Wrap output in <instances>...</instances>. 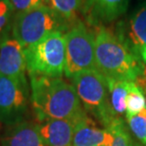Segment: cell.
<instances>
[{
	"label": "cell",
	"mask_w": 146,
	"mask_h": 146,
	"mask_svg": "<svg viewBox=\"0 0 146 146\" xmlns=\"http://www.w3.org/2000/svg\"><path fill=\"white\" fill-rule=\"evenodd\" d=\"M71 80L84 110L97 119L104 128H107L116 118H119L111 106L106 78L98 69L79 72Z\"/></svg>",
	"instance_id": "obj_3"
},
{
	"label": "cell",
	"mask_w": 146,
	"mask_h": 146,
	"mask_svg": "<svg viewBox=\"0 0 146 146\" xmlns=\"http://www.w3.org/2000/svg\"><path fill=\"white\" fill-rule=\"evenodd\" d=\"M31 104L39 119H76L86 113L72 84L61 77L31 75Z\"/></svg>",
	"instance_id": "obj_1"
},
{
	"label": "cell",
	"mask_w": 146,
	"mask_h": 146,
	"mask_svg": "<svg viewBox=\"0 0 146 146\" xmlns=\"http://www.w3.org/2000/svg\"><path fill=\"white\" fill-rule=\"evenodd\" d=\"M68 24L54 11L43 4L14 16L11 33L26 48L49 33L66 31Z\"/></svg>",
	"instance_id": "obj_5"
},
{
	"label": "cell",
	"mask_w": 146,
	"mask_h": 146,
	"mask_svg": "<svg viewBox=\"0 0 146 146\" xmlns=\"http://www.w3.org/2000/svg\"><path fill=\"white\" fill-rule=\"evenodd\" d=\"M76 119H44L37 124L46 146H72Z\"/></svg>",
	"instance_id": "obj_11"
},
{
	"label": "cell",
	"mask_w": 146,
	"mask_h": 146,
	"mask_svg": "<svg viewBox=\"0 0 146 146\" xmlns=\"http://www.w3.org/2000/svg\"><path fill=\"white\" fill-rule=\"evenodd\" d=\"M66 64L65 75L72 78L75 74L88 69H97L95 60V39L82 22H75L65 33Z\"/></svg>",
	"instance_id": "obj_6"
},
{
	"label": "cell",
	"mask_w": 146,
	"mask_h": 146,
	"mask_svg": "<svg viewBox=\"0 0 146 146\" xmlns=\"http://www.w3.org/2000/svg\"><path fill=\"white\" fill-rule=\"evenodd\" d=\"M29 75L61 77L65 72L66 40L64 31H54L34 45L26 48Z\"/></svg>",
	"instance_id": "obj_4"
},
{
	"label": "cell",
	"mask_w": 146,
	"mask_h": 146,
	"mask_svg": "<svg viewBox=\"0 0 146 146\" xmlns=\"http://www.w3.org/2000/svg\"><path fill=\"white\" fill-rule=\"evenodd\" d=\"M118 35L139 61L146 65V2L134 11Z\"/></svg>",
	"instance_id": "obj_9"
},
{
	"label": "cell",
	"mask_w": 146,
	"mask_h": 146,
	"mask_svg": "<svg viewBox=\"0 0 146 146\" xmlns=\"http://www.w3.org/2000/svg\"><path fill=\"white\" fill-rule=\"evenodd\" d=\"M109 88L110 103L117 117L126 112V97L135 82L121 81L106 78Z\"/></svg>",
	"instance_id": "obj_14"
},
{
	"label": "cell",
	"mask_w": 146,
	"mask_h": 146,
	"mask_svg": "<svg viewBox=\"0 0 146 146\" xmlns=\"http://www.w3.org/2000/svg\"><path fill=\"white\" fill-rule=\"evenodd\" d=\"M96 68L106 78L135 82L143 73V64L123 40L103 25L94 33Z\"/></svg>",
	"instance_id": "obj_2"
},
{
	"label": "cell",
	"mask_w": 146,
	"mask_h": 146,
	"mask_svg": "<svg viewBox=\"0 0 146 146\" xmlns=\"http://www.w3.org/2000/svg\"><path fill=\"white\" fill-rule=\"evenodd\" d=\"M132 146H138V145H136V144H132Z\"/></svg>",
	"instance_id": "obj_21"
},
{
	"label": "cell",
	"mask_w": 146,
	"mask_h": 146,
	"mask_svg": "<svg viewBox=\"0 0 146 146\" xmlns=\"http://www.w3.org/2000/svg\"><path fill=\"white\" fill-rule=\"evenodd\" d=\"M107 130L112 135L111 146H132V141L121 118H116L107 126Z\"/></svg>",
	"instance_id": "obj_17"
},
{
	"label": "cell",
	"mask_w": 146,
	"mask_h": 146,
	"mask_svg": "<svg viewBox=\"0 0 146 146\" xmlns=\"http://www.w3.org/2000/svg\"><path fill=\"white\" fill-rule=\"evenodd\" d=\"M14 11L11 0H0V38L11 31Z\"/></svg>",
	"instance_id": "obj_18"
},
{
	"label": "cell",
	"mask_w": 146,
	"mask_h": 146,
	"mask_svg": "<svg viewBox=\"0 0 146 146\" xmlns=\"http://www.w3.org/2000/svg\"><path fill=\"white\" fill-rule=\"evenodd\" d=\"M112 139L109 131L99 126L86 113L75 121L72 146H111Z\"/></svg>",
	"instance_id": "obj_10"
},
{
	"label": "cell",
	"mask_w": 146,
	"mask_h": 146,
	"mask_svg": "<svg viewBox=\"0 0 146 146\" xmlns=\"http://www.w3.org/2000/svg\"><path fill=\"white\" fill-rule=\"evenodd\" d=\"M130 0H84V13L91 24L112 22L127 11Z\"/></svg>",
	"instance_id": "obj_12"
},
{
	"label": "cell",
	"mask_w": 146,
	"mask_h": 146,
	"mask_svg": "<svg viewBox=\"0 0 146 146\" xmlns=\"http://www.w3.org/2000/svg\"><path fill=\"white\" fill-rule=\"evenodd\" d=\"M1 146H46L37 124L21 119L8 125L1 138Z\"/></svg>",
	"instance_id": "obj_13"
},
{
	"label": "cell",
	"mask_w": 146,
	"mask_h": 146,
	"mask_svg": "<svg viewBox=\"0 0 146 146\" xmlns=\"http://www.w3.org/2000/svg\"><path fill=\"white\" fill-rule=\"evenodd\" d=\"M26 72L25 49L11 31L0 38V74L13 79L26 88H29Z\"/></svg>",
	"instance_id": "obj_8"
},
{
	"label": "cell",
	"mask_w": 146,
	"mask_h": 146,
	"mask_svg": "<svg viewBox=\"0 0 146 146\" xmlns=\"http://www.w3.org/2000/svg\"><path fill=\"white\" fill-rule=\"evenodd\" d=\"M144 109H146L144 93L138 84L134 83L126 97V117L139 114Z\"/></svg>",
	"instance_id": "obj_16"
},
{
	"label": "cell",
	"mask_w": 146,
	"mask_h": 146,
	"mask_svg": "<svg viewBox=\"0 0 146 146\" xmlns=\"http://www.w3.org/2000/svg\"><path fill=\"white\" fill-rule=\"evenodd\" d=\"M44 5L54 11L66 22L74 24L78 11L84 6V0H44Z\"/></svg>",
	"instance_id": "obj_15"
},
{
	"label": "cell",
	"mask_w": 146,
	"mask_h": 146,
	"mask_svg": "<svg viewBox=\"0 0 146 146\" xmlns=\"http://www.w3.org/2000/svg\"><path fill=\"white\" fill-rule=\"evenodd\" d=\"M133 134L146 146V109L139 114L126 117Z\"/></svg>",
	"instance_id": "obj_19"
},
{
	"label": "cell",
	"mask_w": 146,
	"mask_h": 146,
	"mask_svg": "<svg viewBox=\"0 0 146 146\" xmlns=\"http://www.w3.org/2000/svg\"><path fill=\"white\" fill-rule=\"evenodd\" d=\"M14 16L44 4V0H11Z\"/></svg>",
	"instance_id": "obj_20"
},
{
	"label": "cell",
	"mask_w": 146,
	"mask_h": 146,
	"mask_svg": "<svg viewBox=\"0 0 146 146\" xmlns=\"http://www.w3.org/2000/svg\"><path fill=\"white\" fill-rule=\"evenodd\" d=\"M28 99L29 88L0 74V121L10 125L24 119Z\"/></svg>",
	"instance_id": "obj_7"
}]
</instances>
